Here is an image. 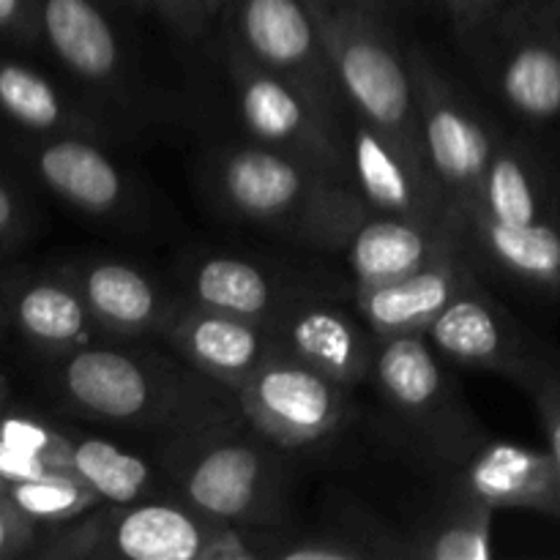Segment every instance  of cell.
<instances>
[{
  "instance_id": "1",
  "label": "cell",
  "mask_w": 560,
  "mask_h": 560,
  "mask_svg": "<svg viewBox=\"0 0 560 560\" xmlns=\"http://www.w3.org/2000/svg\"><path fill=\"white\" fill-rule=\"evenodd\" d=\"M208 173L211 191L233 217L295 233L334 252L370 211L350 180L260 142L219 153Z\"/></svg>"
},
{
  "instance_id": "2",
  "label": "cell",
  "mask_w": 560,
  "mask_h": 560,
  "mask_svg": "<svg viewBox=\"0 0 560 560\" xmlns=\"http://www.w3.org/2000/svg\"><path fill=\"white\" fill-rule=\"evenodd\" d=\"M317 22L345 104L427 164L408 52L381 14L348 0H306ZM430 167V164H427Z\"/></svg>"
},
{
  "instance_id": "3",
  "label": "cell",
  "mask_w": 560,
  "mask_h": 560,
  "mask_svg": "<svg viewBox=\"0 0 560 560\" xmlns=\"http://www.w3.org/2000/svg\"><path fill=\"white\" fill-rule=\"evenodd\" d=\"M260 441L228 432L186 441L175 463L180 501L217 523L273 528L282 506L284 465L277 452H268L271 441Z\"/></svg>"
},
{
  "instance_id": "4",
  "label": "cell",
  "mask_w": 560,
  "mask_h": 560,
  "mask_svg": "<svg viewBox=\"0 0 560 560\" xmlns=\"http://www.w3.org/2000/svg\"><path fill=\"white\" fill-rule=\"evenodd\" d=\"M228 69L241 124L252 140L290 153L339 180L348 178L345 162V118L334 115L288 77L246 58L230 44Z\"/></svg>"
},
{
  "instance_id": "5",
  "label": "cell",
  "mask_w": 560,
  "mask_h": 560,
  "mask_svg": "<svg viewBox=\"0 0 560 560\" xmlns=\"http://www.w3.org/2000/svg\"><path fill=\"white\" fill-rule=\"evenodd\" d=\"M408 60L413 69L421 148L427 164L465 230V219L479 195L501 137L492 131V126H487L485 115L454 85L452 77L432 63L424 49H408Z\"/></svg>"
},
{
  "instance_id": "6",
  "label": "cell",
  "mask_w": 560,
  "mask_h": 560,
  "mask_svg": "<svg viewBox=\"0 0 560 560\" xmlns=\"http://www.w3.org/2000/svg\"><path fill=\"white\" fill-rule=\"evenodd\" d=\"M372 381L392 413L435 443L441 454H474L479 438L468 405L427 334L377 337Z\"/></svg>"
},
{
  "instance_id": "7",
  "label": "cell",
  "mask_w": 560,
  "mask_h": 560,
  "mask_svg": "<svg viewBox=\"0 0 560 560\" xmlns=\"http://www.w3.org/2000/svg\"><path fill=\"white\" fill-rule=\"evenodd\" d=\"M481 27L490 31V77L503 104L530 126L560 124V16L509 0Z\"/></svg>"
},
{
  "instance_id": "8",
  "label": "cell",
  "mask_w": 560,
  "mask_h": 560,
  "mask_svg": "<svg viewBox=\"0 0 560 560\" xmlns=\"http://www.w3.org/2000/svg\"><path fill=\"white\" fill-rule=\"evenodd\" d=\"M175 383L167 370L109 345H85L63 355L58 392L82 416L118 427H148L175 410Z\"/></svg>"
},
{
  "instance_id": "9",
  "label": "cell",
  "mask_w": 560,
  "mask_h": 560,
  "mask_svg": "<svg viewBox=\"0 0 560 560\" xmlns=\"http://www.w3.org/2000/svg\"><path fill=\"white\" fill-rule=\"evenodd\" d=\"M224 9L233 14V47L255 63L304 88L315 102L339 118L348 115V104L306 0H228Z\"/></svg>"
},
{
  "instance_id": "10",
  "label": "cell",
  "mask_w": 560,
  "mask_h": 560,
  "mask_svg": "<svg viewBox=\"0 0 560 560\" xmlns=\"http://www.w3.org/2000/svg\"><path fill=\"white\" fill-rule=\"evenodd\" d=\"M345 392L342 383L282 350L235 388L246 421L279 448H304L331 438L348 410Z\"/></svg>"
},
{
  "instance_id": "11",
  "label": "cell",
  "mask_w": 560,
  "mask_h": 560,
  "mask_svg": "<svg viewBox=\"0 0 560 560\" xmlns=\"http://www.w3.org/2000/svg\"><path fill=\"white\" fill-rule=\"evenodd\" d=\"M427 339L452 364L498 372L523 388L560 361L556 350L520 326L512 312L492 295L481 293L476 282L427 328Z\"/></svg>"
},
{
  "instance_id": "12",
  "label": "cell",
  "mask_w": 560,
  "mask_h": 560,
  "mask_svg": "<svg viewBox=\"0 0 560 560\" xmlns=\"http://www.w3.org/2000/svg\"><path fill=\"white\" fill-rule=\"evenodd\" d=\"M342 135L350 186L370 211L463 230L435 175L421 159L350 109L345 115Z\"/></svg>"
},
{
  "instance_id": "13",
  "label": "cell",
  "mask_w": 560,
  "mask_h": 560,
  "mask_svg": "<svg viewBox=\"0 0 560 560\" xmlns=\"http://www.w3.org/2000/svg\"><path fill=\"white\" fill-rule=\"evenodd\" d=\"M162 331L197 372L224 383L233 392L279 353V339L271 326L191 301L184 310L173 312Z\"/></svg>"
},
{
  "instance_id": "14",
  "label": "cell",
  "mask_w": 560,
  "mask_h": 560,
  "mask_svg": "<svg viewBox=\"0 0 560 560\" xmlns=\"http://www.w3.org/2000/svg\"><path fill=\"white\" fill-rule=\"evenodd\" d=\"M271 328L282 353L315 366L345 388L372 377L377 337L364 320H355L339 306L295 299Z\"/></svg>"
},
{
  "instance_id": "15",
  "label": "cell",
  "mask_w": 560,
  "mask_h": 560,
  "mask_svg": "<svg viewBox=\"0 0 560 560\" xmlns=\"http://www.w3.org/2000/svg\"><path fill=\"white\" fill-rule=\"evenodd\" d=\"M463 238L457 228L366 211L348 230L337 252L348 260L355 288H372L421 271L438 257L459 249Z\"/></svg>"
},
{
  "instance_id": "16",
  "label": "cell",
  "mask_w": 560,
  "mask_h": 560,
  "mask_svg": "<svg viewBox=\"0 0 560 560\" xmlns=\"http://www.w3.org/2000/svg\"><path fill=\"white\" fill-rule=\"evenodd\" d=\"M222 523L178 501L107 503L102 558L126 560H208Z\"/></svg>"
},
{
  "instance_id": "17",
  "label": "cell",
  "mask_w": 560,
  "mask_h": 560,
  "mask_svg": "<svg viewBox=\"0 0 560 560\" xmlns=\"http://www.w3.org/2000/svg\"><path fill=\"white\" fill-rule=\"evenodd\" d=\"M36 44L91 91H118L124 49L96 0H36Z\"/></svg>"
},
{
  "instance_id": "18",
  "label": "cell",
  "mask_w": 560,
  "mask_h": 560,
  "mask_svg": "<svg viewBox=\"0 0 560 560\" xmlns=\"http://www.w3.org/2000/svg\"><path fill=\"white\" fill-rule=\"evenodd\" d=\"M27 162L55 197L88 217H115L131 197L124 170L88 135L38 137Z\"/></svg>"
},
{
  "instance_id": "19",
  "label": "cell",
  "mask_w": 560,
  "mask_h": 560,
  "mask_svg": "<svg viewBox=\"0 0 560 560\" xmlns=\"http://www.w3.org/2000/svg\"><path fill=\"white\" fill-rule=\"evenodd\" d=\"M474 284L463 252L438 257L410 277L372 288H355V310L375 337L427 334L463 290Z\"/></svg>"
},
{
  "instance_id": "20",
  "label": "cell",
  "mask_w": 560,
  "mask_h": 560,
  "mask_svg": "<svg viewBox=\"0 0 560 560\" xmlns=\"http://www.w3.org/2000/svg\"><path fill=\"white\" fill-rule=\"evenodd\" d=\"M465 487L492 509H534L560 520V479L552 454L523 443H485L468 457Z\"/></svg>"
},
{
  "instance_id": "21",
  "label": "cell",
  "mask_w": 560,
  "mask_h": 560,
  "mask_svg": "<svg viewBox=\"0 0 560 560\" xmlns=\"http://www.w3.org/2000/svg\"><path fill=\"white\" fill-rule=\"evenodd\" d=\"M552 217H560V180L552 184L541 159L528 145L498 142L465 224L481 219L525 228Z\"/></svg>"
},
{
  "instance_id": "22",
  "label": "cell",
  "mask_w": 560,
  "mask_h": 560,
  "mask_svg": "<svg viewBox=\"0 0 560 560\" xmlns=\"http://www.w3.org/2000/svg\"><path fill=\"white\" fill-rule=\"evenodd\" d=\"M69 279L98 326L107 331L142 334L164 328L173 317L159 284L129 262L88 260L80 262Z\"/></svg>"
},
{
  "instance_id": "23",
  "label": "cell",
  "mask_w": 560,
  "mask_h": 560,
  "mask_svg": "<svg viewBox=\"0 0 560 560\" xmlns=\"http://www.w3.org/2000/svg\"><path fill=\"white\" fill-rule=\"evenodd\" d=\"M5 310L27 345L55 355L91 345L98 326L69 277L27 279L11 293Z\"/></svg>"
},
{
  "instance_id": "24",
  "label": "cell",
  "mask_w": 560,
  "mask_h": 560,
  "mask_svg": "<svg viewBox=\"0 0 560 560\" xmlns=\"http://www.w3.org/2000/svg\"><path fill=\"white\" fill-rule=\"evenodd\" d=\"M186 290L191 304L266 326H273L295 301L266 268L233 255H208L191 262L186 271Z\"/></svg>"
},
{
  "instance_id": "25",
  "label": "cell",
  "mask_w": 560,
  "mask_h": 560,
  "mask_svg": "<svg viewBox=\"0 0 560 560\" xmlns=\"http://www.w3.org/2000/svg\"><path fill=\"white\" fill-rule=\"evenodd\" d=\"M0 126L31 137L88 135L98 131L96 120L82 113L44 71L25 60L0 55Z\"/></svg>"
},
{
  "instance_id": "26",
  "label": "cell",
  "mask_w": 560,
  "mask_h": 560,
  "mask_svg": "<svg viewBox=\"0 0 560 560\" xmlns=\"http://www.w3.org/2000/svg\"><path fill=\"white\" fill-rule=\"evenodd\" d=\"M465 235L479 244L498 271L536 293L560 299V217L525 228L474 219L465 224Z\"/></svg>"
},
{
  "instance_id": "27",
  "label": "cell",
  "mask_w": 560,
  "mask_h": 560,
  "mask_svg": "<svg viewBox=\"0 0 560 560\" xmlns=\"http://www.w3.org/2000/svg\"><path fill=\"white\" fill-rule=\"evenodd\" d=\"M69 470L102 503H137L153 498L159 474L145 457L104 438H80L69 446Z\"/></svg>"
},
{
  "instance_id": "28",
  "label": "cell",
  "mask_w": 560,
  "mask_h": 560,
  "mask_svg": "<svg viewBox=\"0 0 560 560\" xmlns=\"http://www.w3.org/2000/svg\"><path fill=\"white\" fill-rule=\"evenodd\" d=\"M492 512L495 509L470 498V506L441 520L405 550V556L424 560H490Z\"/></svg>"
},
{
  "instance_id": "29",
  "label": "cell",
  "mask_w": 560,
  "mask_h": 560,
  "mask_svg": "<svg viewBox=\"0 0 560 560\" xmlns=\"http://www.w3.org/2000/svg\"><path fill=\"white\" fill-rule=\"evenodd\" d=\"M9 501L36 523L55 525L82 517L96 506L98 498L74 474H52L9 485Z\"/></svg>"
},
{
  "instance_id": "30",
  "label": "cell",
  "mask_w": 560,
  "mask_h": 560,
  "mask_svg": "<svg viewBox=\"0 0 560 560\" xmlns=\"http://www.w3.org/2000/svg\"><path fill=\"white\" fill-rule=\"evenodd\" d=\"M381 556L364 545V539H355L350 534H337V530H320V534H301V536H273L268 558L279 560H353Z\"/></svg>"
},
{
  "instance_id": "31",
  "label": "cell",
  "mask_w": 560,
  "mask_h": 560,
  "mask_svg": "<svg viewBox=\"0 0 560 560\" xmlns=\"http://www.w3.org/2000/svg\"><path fill=\"white\" fill-rule=\"evenodd\" d=\"M525 392L534 399L536 413H539L541 427H545L547 452L552 454L560 479V361L547 366Z\"/></svg>"
},
{
  "instance_id": "32",
  "label": "cell",
  "mask_w": 560,
  "mask_h": 560,
  "mask_svg": "<svg viewBox=\"0 0 560 560\" xmlns=\"http://www.w3.org/2000/svg\"><path fill=\"white\" fill-rule=\"evenodd\" d=\"M38 523L5 498L0 501V558L27 556L36 550Z\"/></svg>"
},
{
  "instance_id": "33",
  "label": "cell",
  "mask_w": 560,
  "mask_h": 560,
  "mask_svg": "<svg viewBox=\"0 0 560 560\" xmlns=\"http://www.w3.org/2000/svg\"><path fill=\"white\" fill-rule=\"evenodd\" d=\"M142 5H151L153 11H159L186 38L206 36L213 20L206 0H142Z\"/></svg>"
},
{
  "instance_id": "34",
  "label": "cell",
  "mask_w": 560,
  "mask_h": 560,
  "mask_svg": "<svg viewBox=\"0 0 560 560\" xmlns=\"http://www.w3.org/2000/svg\"><path fill=\"white\" fill-rule=\"evenodd\" d=\"M0 42L36 44V0H0Z\"/></svg>"
},
{
  "instance_id": "35",
  "label": "cell",
  "mask_w": 560,
  "mask_h": 560,
  "mask_svg": "<svg viewBox=\"0 0 560 560\" xmlns=\"http://www.w3.org/2000/svg\"><path fill=\"white\" fill-rule=\"evenodd\" d=\"M27 208L22 197L0 178V255L27 235Z\"/></svg>"
},
{
  "instance_id": "36",
  "label": "cell",
  "mask_w": 560,
  "mask_h": 560,
  "mask_svg": "<svg viewBox=\"0 0 560 560\" xmlns=\"http://www.w3.org/2000/svg\"><path fill=\"white\" fill-rule=\"evenodd\" d=\"M463 33H474L498 14L509 0H438Z\"/></svg>"
},
{
  "instance_id": "37",
  "label": "cell",
  "mask_w": 560,
  "mask_h": 560,
  "mask_svg": "<svg viewBox=\"0 0 560 560\" xmlns=\"http://www.w3.org/2000/svg\"><path fill=\"white\" fill-rule=\"evenodd\" d=\"M11 394H14L11 381L5 377V372H0V416L11 413Z\"/></svg>"
},
{
  "instance_id": "38",
  "label": "cell",
  "mask_w": 560,
  "mask_h": 560,
  "mask_svg": "<svg viewBox=\"0 0 560 560\" xmlns=\"http://www.w3.org/2000/svg\"><path fill=\"white\" fill-rule=\"evenodd\" d=\"M348 3L361 5V9H370V11H375V14L383 16L388 9H392L394 0H348Z\"/></svg>"
},
{
  "instance_id": "39",
  "label": "cell",
  "mask_w": 560,
  "mask_h": 560,
  "mask_svg": "<svg viewBox=\"0 0 560 560\" xmlns=\"http://www.w3.org/2000/svg\"><path fill=\"white\" fill-rule=\"evenodd\" d=\"M525 3H534V5H539V9H545V11H550V14L560 16V0H525Z\"/></svg>"
},
{
  "instance_id": "40",
  "label": "cell",
  "mask_w": 560,
  "mask_h": 560,
  "mask_svg": "<svg viewBox=\"0 0 560 560\" xmlns=\"http://www.w3.org/2000/svg\"><path fill=\"white\" fill-rule=\"evenodd\" d=\"M206 3H208V9H211V14L217 16V14H222L224 5H228V0H206Z\"/></svg>"
},
{
  "instance_id": "41",
  "label": "cell",
  "mask_w": 560,
  "mask_h": 560,
  "mask_svg": "<svg viewBox=\"0 0 560 560\" xmlns=\"http://www.w3.org/2000/svg\"><path fill=\"white\" fill-rule=\"evenodd\" d=\"M5 498H9V481L0 476V501H5Z\"/></svg>"
},
{
  "instance_id": "42",
  "label": "cell",
  "mask_w": 560,
  "mask_h": 560,
  "mask_svg": "<svg viewBox=\"0 0 560 560\" xmlns=\"http://www.w3.org/2000/svg\"><path fill=\"white\" fill-rule=\"evenodd\" d=\"M131 3H142V0H131Z\"/></svg>"
}]
</instances>
